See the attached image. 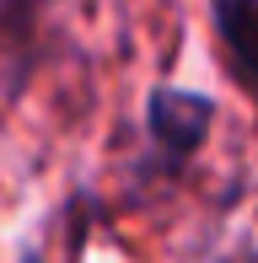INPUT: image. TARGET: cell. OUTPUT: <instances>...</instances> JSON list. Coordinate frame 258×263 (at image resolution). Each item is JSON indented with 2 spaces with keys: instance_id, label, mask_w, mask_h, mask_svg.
<instances>
[{
  "instance_id": "7a4b0ae2",
  "label": "cell",
  "mask_w": 258,
  "mask_h": 263,
  "mask_svg": "<svg viewBox=\"0 0 258 263\" xmlns=\"http://www.w3.org/2000/svg\"><path fill=\"white\" fill-rule=\"evenodd\" d=\"M210 16H215L231 81H237L253 97V107H258V0H210Z\"/></svg>"
},
{
  "instance_id": "6da1fadb",
  "label": "cell",
  "mask_w": 258,
  "mask_h": 263,
  "mask_svg": "<svg viewBox=\"0 0 258 263\" xmlns=\"http://www.w3.org/2000/svg\"><path fill=\"white\" fill-rule=\"evenodd\" d=\"M210 124H215V102L205 91L189 86H156L145 102V129H151V145L161 151L172 166L189 161L199 145L210 140Z\"/></svg>"
}]
</instances>
